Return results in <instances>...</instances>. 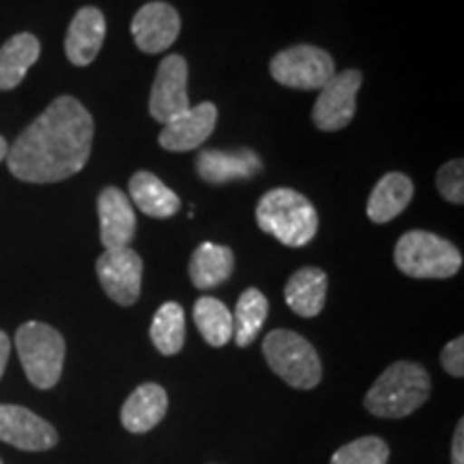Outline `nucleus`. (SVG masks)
I'll return each instance as SVG.
<instances>
[{"mask_svg":"<svg viewBox=\"0 0 464 464\" xmlns=\"http://www.w3.org/2000/svg\"><path fill=\"white\" fill-rule=\"evenodd\" d=\"M92 136L89 110L72 95L56 97L9 147V170L24 183L65 181L86 166Z\"/></svg>","mask_w":464,"mask_h":464,"instance_id":"1","label":"nucleus"},{"mask_svg":"<svg viewBox=\"0 0 464 464\" xmlns=\"http://www.w3.org/2000/svg\"><path fill=\"white\" fill-rule=\"evenodd\" d=\"M430 374L413 362H396L365 393V409L382 420H402L430 398Z\"/></svg>","mask_w":464,"mask_h":464,"instance_id":"2","label":"nucleus"},{"mask_svg":"<svg viewBox=\"0 0 464 464\" xmlns=\"http://www.w3.org/2000/svg\"><path fill=\"white\" fill-rule=\"evenodd\" d=\"M256 222L260 230L288 247L307 246L318 232L314 205L304 194L288 188L266 191L256 207Z\"/></svg>","mask_w":464,"mask_h":464,"instance_id":"3","label":"nucleus"},{"mask_svg":"<svg viewBox=\"0 0 464 464\" xmlns=\"http://www.w3.org/2000/svg\"><path fill=\"white\" fill-rule=\"evenodd\" d=\"M398 269L417 280H445L462 266V254L454 243L426 230H411L396 243Z\"/></svg>","mask_w":464,"mask_h":464,"instance_id":"4","label":"nucleus"},{"mask_svg":"<svg viewBox=\"0 0 464 464\" xmlns=\"http://www.w3.org/2000/svg\"><path fill=\"white\" fill-rule=\"evenodd\" d=\"M15 348L22 368L37 390H52L63 374L65 340L45 323H24L15 334Z\"/></svg>","mask_w":464,"mask_h":464,"instance_id":"5","label":"nucleus"},{"mask_svg":"<svg viewBox=\"0 0 464 464\" xmlns=\"http://www.w3.org/2000/svg\"><path fill=\"white\" fill-rule=\"evenodd\" d=\"M266 363L295 390H314L323 379V365L316 348L304 335L276 329L263 342Z\"/></svg>","mask_w":464,"mask_h":464,"instance_id":"6","label":"nucleus"},{"mask_svg":"<svg viewBox=\"0 0 464 464\" xmlns=\"http://www.w3.org/2000/svg\"><path fill=\"white\" fill-rule=\"evenodd\" d=\"M271 75L288 89L321 91L335 73V63L327 50L316 45H293L271 61Z\"/></svg>","mask_w":464,"mask_h":464,"instance_id":"7","label":"nucleus"},{"mask_svg":"<svg viewBox=\"0 0 464 464\" xmlns=\"http://www.w3.org/2000/svg\"><path fill=\"white\" fill-rule=\"evenodd\" d=\"M363 75L357 69L334 73L332 80L318 91L312 121L321 131H340L355 119L357 92Z\"/></svg>","mask_w":464,"mask_h":464,"instance_id":"8","label":"nucleus"},{"mask_svg":"<svg viewBox=\"0 0 464 464\" xmlns=\"http://www.w3.org/2000/svg\"><path fill=\"white\" fill-rule=\"evenodd\" d=\"M97 277L114 304L130 307L140 297L142 258L131 247L106 249L97 260Z\"/></svg>","mask_w":464,"mask_h":464,"instance_id":"9","label":"nucleus"},{"mask_svg":"<svg viewBox=\"0 0 464 464\" xmlns=\"http://www.w3.org/2000/svg\"><path fill=\"white\" fill-rule=\"evenodd\" d=\"M189 108L191 103L188 97V63L179 54L166 56L160 63L153 89H150V116L158 123L166 125L172 119H177V116L188 112Z\"/></svg>","mask_w":464,"mask_h":464,"instance_id":"10","label":"nucleus"},{"mask_svg":"<svg viewBox=\"0 0 464 464\" xmlns=\"http://www.w3.org/2000/svg\"><path fill=\"white\" fill-rule=\"evenodd\" d=\"M0 440L24 451H48L58 443L56 428L17 404H0Z\"/></svg>","mask_w":464,"mask_h":464,"instance_id":"11","label":"nucleus"},{"mask_svg":"<svg viewBox=\"0 0 464 464\" xmlns=\"http://www.w3.org/2000/svg\"><path fill=\"white\" fill-rule=\"evenodd\" d=\"M179 33H181V17L168 3H149L133 15V42L147 54H160L170 48L177 42Z\"/></svg>","mask_w":464,"mask_h":464,"instance_id":"12","label":"nucleus"},{"mask_svg":"<svg viewBox=\"0 0 464 464\" xmlns=\"http://www.w3.org/2000/svg\"><path fill=\"white\" fill-rule=\"evenodd\" d=\"M218 125L216 103L202 102L198 106H191L170 123L164 125L160 133V147L172 153H185L202 147L208 140Z\"/></svg>","mask_w":464,"mask_h":464,"instance_id":"13","label":"nucleus"},{"mask_svg":"<svg viewBox=\"0 0 464 464\" xmlns=\"http://www.w3.org/2000/svg\"><path fill=\"white\" fill-rule=\"evenodd\" d=\"M194 164L202 181L211 185H224L237 181V179H252L263 170V160L252 149L200 150Z\"/></svg>","mask_w":464,"mask_h":464,"instance_id":"14","label":"nucleus"},{"mask_svg":"<svg viewBox=\"0 0 464 464\" xmlns=\"http://www.w3.org/2000/svg\"><path fill=\"white\" fill-rule=\"evenodd\" d=\"M100 213V235L106 249L130 247L136 237V213L131 200L119 188H106L97 200Z\"/></svg>","mask_w":464,"mask_h":464,"instance_id":"15","label":"nucleus"},{"mask_svg":"<svg viewBox=\"0 0 464 464\" xmlns=\"http://www.w3.org/2000/svg\"><path fill=\"white\" fill-rule=\"evenodd\" d=\"M106 39V17L100 9L82 7L73 15L65 37V52L69 63L86 67L100 54Z\"/></svg>","mask_w":464,"mask_h":464,"instance_id":"16","label":"nucleus"},{"mask_svg":"<svg viewBox=\"0 0 464 464\" xmlns=\"http://www.w3.org/2000/svg\"><path fill=\"white\" fill-rule=\"evenodd\" d=\"M168 411V393L158 382H144L125 400L121 421L127 430L142 434L153 430Z\"/></svg>","mask_w":464,"mask_h":464,"instance_id":"17","label":"nucleus"},{"mask_svg":"<svg viewBox=\"0 0 464 464\" xmlns=\"http://www.w3.org/2000/svg\"><path fill=\"white\" fill-rule=\"evenodd\" d=\"M327 274L316 266H305L290 276L284 286V299L295 314L304 318H314L323 312L327 299Z\"/></svg>","mask_w":464,"mask_h":464,"instance_id":"18","label":"nucleus"},{"mask_svg":"<svg viewBox=\"0 0 464 464\" xmlns=\"http://www.w3.org/2000/svg\"><path fill=\"white\" fill-rule=\"evenodd\" d=\"M413 181L402 172H387L376 183L368 198V218L374 224H387L396 219L413 200Z\"/></svg>","mask_w":464,"mask_h":464,"instance_id":"19","label":"nucleus"},{"mask_svg":"<svg viewBox=\"0 0 464 464\" xmlns=\"http://www.w3.org/2000/svg\"><path fill=\"white\" fill-rule=\"evenodd\" d=\"M130 196L144 216L166 219L177 216L181 208V198L160 181L153 172L140 170L130 179Z\"/></svg>","mask_w":464,"mask_h":464,"instance_id":"20","label":"nucleus"},{"mask_svg":"<svg viewBox=\"0 0 464 464\" xmlns=\"http://www.w3.org/2000/svg\"><path fill=\"white\" fill-rule=\"evenodd\" d=\"M235 269V254L230 247L216 243H200L189 260V277L196 288L208 290L224 284Z\"/></svg>","mask_w":464,"mask_h":464,"instance_id":"21","label":"nucleus"},{"mask_svg":"<svg viewBox=\"0 0 464 464\" xmlns=\"http://www.w3.org/2000/svg\"><path fill=\"white\" fill-rule=\"evenodd\" d=\"M42 54L39 39L31 33H20L11 37L0 48V91H11L24 80L28 69Z\"/></svg>","mask_w":464,"mask_h":464,"instance_id":"22","label":"nucleus"},{"mask_svg":"<svg viewBox=\"0 0 464 464\" xmlns=\"http://www.w3.org/2000/svg\"><path fill=\"white\" fill-rule=\"evenodd\" d=\"M269 314V301L258 288H247L237 301L235 318H232V335L239 346H249L258 338L260 329Z\"/></svg>","mask_w":464,"mask_h":464,"instance_id":"23","label":"nucleus"},{"mask_svg":"<svg viewBox=\"0 0 464 464\" xmlns=\"http://www.w3.org/2000/svg\"><path fill=\"white\" fill-rule=\"evenodd\" d=\"M194 323L211 346H224L232 340V314L216 297H200L194 304Z\"/></svg>","mask_w":464,"mask_h":464,"instance_id":"24","label":"nucleus"},{"mask_svg":"<svg viewBox=\"0 0 464 464\" xmlns=\"http://www.w3.org/2000/svg\"><path fill=\"white\" fill-rule=\"evenodd\" d=\"M150 340L161 355H177L185 344V312L174 301H168L155 312L150 323Z\"/></svg>","mask_w":464,"mask_h":464,"instance_id":"25","label":"nucleus"},{"mask_svg":"<svg viewBox=\"0 0 464 464\" xmlns=\"http://www.w3.org/2000/svg\"><path fill=\"white\" fill-rule=\"evenodd\" d=\"M390 448L379 437H362L346 443L332 458V464H387Z\"/></svg>","mask_w":464,"mask_h":464,"instance_id":"26","label":"nucleus"},{"mask_svg":"<svg viewBox=\"0 0 464 464\" xmlns=\"http://www.w3.org/2000/svg\"><path fill=\"white\" fill-rule=\"evenodd\" d=\"M464 161L451 160L437 172V188L445 200L451 205L464 202Z\"/></svg>","mask_w":464,"mask_h":464,"instance_id":"27","label":"nucleus"},{"mask_svg":"<svg viewBox=\"0 0 464 464\" xmlns=\"http://www.w3.org/2000/svg\"><path fill=\"white\" fill-rule=\"evenodd\" d=\"M440 363H443V368L448 370L451 376L462 379L464 376V340L462 338L451 340L450 344L443 348V353H440Z\"/></svg>","mask_w":464,"mask_h":464,"instance_id":"28","label":"nucleus"},{"mask_svg":"<svg viewBox=\"0 0 464 464\" xmlns=\"http://www.w3.org/2000/svg\"><path fill=\"white\" fill-rule=\"evenodd\" d=\"M451 464H464V421H458L454 445H451Z\"/></svg>","mask_w":464,"mask_h":464,"instance_id":"29","label":"nucleus"},{"mask_svg":"<svg viewBox=\"0 0 464 464\" xmlns=\"http://www.w3.org/2000/svg\"><path fill=\"white\" fill-rule=\"evenodd\" d=\"M9 353H11V342H9V335L5 334V332H0V379H3L5 368H7Z\"/></svg>","mask_w":464,"mask_h":464,"instance_id":"30","label":"nucleus"},{"mask_svg":"<svg viewBox=\"0 0 464 464\" xmlns=\"http://www.w3.org/2000/svg\"><path fill=\"white\" fill-rule=\"evenodd\" d=\"M7 153H9V144L3 136H0V161L7 160Z\"/></svg>","mask_w":464,"mask_h":464,"instance_id":"31","label":"nucleus"},{"mask_svg":"<svg viewBox=\"0 0 464 464\" xmlns=\"http://www.w3.org/2000/svg\"><path fill=\"white\" fill-rule=\"evenodd\" d=\"M0 464H3V460H0Z\"/></svg>","mask_w":464,"mask_h":464,"instance_id":"32","label":"nucleus"}]
</instances>
